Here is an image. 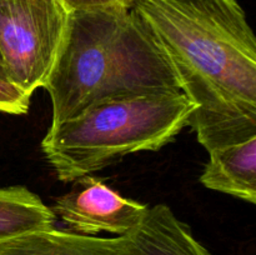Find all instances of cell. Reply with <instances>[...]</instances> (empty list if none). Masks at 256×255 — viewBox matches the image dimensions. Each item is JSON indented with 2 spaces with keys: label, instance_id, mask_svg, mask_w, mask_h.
I'll list each match as a JSON object with an SVG mask.
<instances>
[{
  "label": "cell",
  "instance_id": "cell-1",
  "mask_svg": "<svg viewBox=\"0 0 256 255\" xmlns=\"http://www.w3.org/2000/svg\"><path fill=\"white\" fill-rule=\"evenodd\" d=\"M130 9L195 105L188 126L206 152L256 136V39L238 0H130Z\"/></svg>",
  "mask_w": 256,
  "mask_h": 255
},
{
  "label": "cell",
  "instance_id": "cell-2",
  "mask_svg": "<svg viewBox=\"0 0 256 255\" xmlns=\"http://www.w3.org/2000/svg\"><path fill=\"white\" fill-rule=\"evenodd\" d=\"M42 88L52 100V125L108 100L182 92L154 38L122 4L70 12Z\"/></svg>",
  "mask_w": 256,
  "mask_h": 255
},
{
  "label": "cell",
  "instance_id": "cell-3",
  "mask_svg": "<svg viewBox=\"0 0 256 255\" xmlns=\"http://www.w3.org/2000/svg\"><path fill=\"white\" fill-rule=\"evenodd\" d=\"M194 109L182 92L99 102L50 125L42 154L60 182H75L125 155L156 152L174 142Z\"/></svg>",
  "mask_w": 256,
  "mask_h": 255
},
{
  "label": "cell",
  "instance_id": "cell-4",
  "mask_svg": "<svg viewBox=\"0 0 256 255\" xmlns=\"http://www.w3.org/2000/svg\"><path fill=\"white\" fill-rule=\"evenodd\" d=\"M69 14L62 0H0V56L8 82L30 96L44 86Z\"/></svg>",
  "mask_w": 256,
  "mask_h": 255
},
{
  "label": "cell",
  "instance_id": "cell-5",
  "mask_svg": "<svg viewBox=\"0 0 256 255\" xmlns=\"http://www.w3.org/2000/svg\"><path fill=\"white\" fill-rule=\"evenodd\" d=\"M74 182L72 189L58 198L50 208L70 232L84 235L104 232L124 236L142 222L149 209L92 175Z\"/></svg>",
  "mask_w": 256,
  "mask_h": 255
},
{
  "label": "cell",
  "instance_id": "cell-6",
  "mask_svg": "<svg viewBox=\"0 0 256 255\" xmlns=\"http://www.w3.org/2000/svg\"><path fill=\"white\" fill-rule=\"evenodd\" d=\"M0 255H136L125 236L102 238L56 228L0 242Z\"/></svg>",
  "mask_w": 256,
  "mask_h": 255
},
{
  "label": "cell",
  "instance_id": "cell-7",
  "mask_svg": "<svg viewBox=\"0 0 256 255\" xmlns=\"http://www.w3.org/2000/svg\"><path fill=\"white\" fill-rule=\"evenodd\" d=\"M124 236L136 255H212L164 204L149 206L142 222Z\"/></svg>",
  "mask_w": 256,
  "mask_h": 255
},
{
  "label": "cell",
  "instance_id": "cell-8",
  "mask_svg": "<svg viewBox=\"0 0 256 255\" xmlns=\"http://www.w3.org/2000/svg\"><path fill=\"white\" fill-rule=\"evenodd\" d=\"M200 182L206 189L256 202V136L209 152Z\"/></svg>",
  "mask_w": 256,
  "mask_h": 255
},
{
  "label": "cell",
  "instance_id": "cell-9",
  "mask_svg": "<svg viewBox=\"0 0 256 255\" xmlns=\"http://www.w3.org/2000/svg\"><path fill=\"white\" fill-rule=\"evenodd\" d=\"M55 215L25 186H0V242L54 228Z\"/></svg>",
  "mask_w": 256,
  "mask_h": 255
},
{
  "label": "cell",
  "instance_id": "cell-10",
  "mask_svg": "<svg viewBox=\"0 0 256 255\" xmlns=\"http://www.w3.org/2000/svg\"><path fill=\"white\" fill-rule=\"evenodd\" d=\"M30 95L6 80L0 79V112L22 115L29 112Z\"/></svg>",
  "mask_w": 256,
  "mask_h": 255
},
{
  "label": "cell",
  "instance_id": "cell-11",
  "mask_svg": "<svg viewBox=\"0 0 256 255\" xmlns=\"http://www.w3.org/2000/svg\"><path fill=\"white\" fill-rule=\"evenodd\" d=\"M65 6L72 12V10L90 9V8L106 6V5H128L130 6V0H62Z\"/></svg>",
  "mask_w": 256,
  "mask_h": 255
},
{
  "label": "cell",
  "instance_id": "cell-12",
  "mask_svg": "<svg viewBox=\"0 0 256 255\" xmlns=\"http://www.w3.org/2000/svg\"><path fill=\"white\" fill-rule=\"evenodd\" d=\"M0 79H2V80H6V78H5L4 65H2V56H0ZM6 82H8V80H6Z\"/></svg>",
  "mask_w": 256,
  "mask_h": 255
}]
</instances>
